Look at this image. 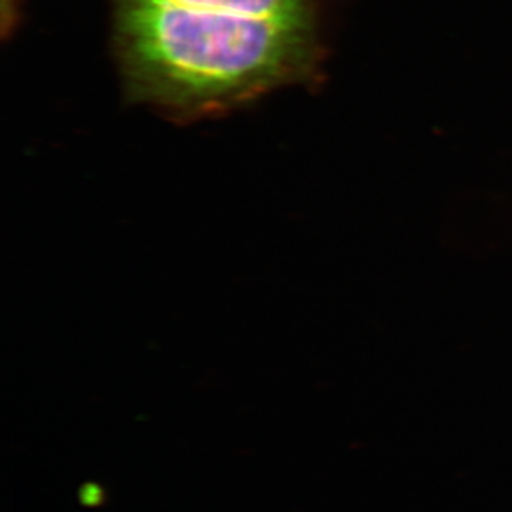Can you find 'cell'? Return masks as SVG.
Returning a JSON list of instances; mask_svg holds the SVG:
<instances>
[{"label":"cell","mask_w":512,"mask_h":512,"mask_svg":"<svg viewBox=\"0 0 512 512\" xmlns=\"http://www.w3.org/2000/svg\"><path fill=\"white\" fill-rule=\"evenodd\" d=\"M111 2L128 96L171 116L221 113L322 79L318 0Z\"/></svg>","instance_id":"1"}]
</instances>
